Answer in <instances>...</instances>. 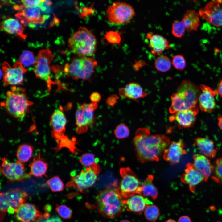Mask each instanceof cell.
<instances>
[{
    "label": "cell",
    "mask_w": 222,
    "mask_h": 222,
    "mask_svg": "<svg viewBox=\"0 0 222 222\" xmlns=\"http://www.w3.org/2000/svg\"><path fill=\"white\" fill-rule=\"evenodd\" d=\"M97 64V61L93 58L80 57L66 64L64 72L74 79L87 80L91 77Z\"/></svg>",
    "instance_id": "8992f818"
},
{
    "label": "cell",
    "mask_w": 222,
    "mask_h": 222,
    "mask_svg": "<svg viewBox=\"0 0 222 222\" xmlns=\"http://www.w3.org/2000/svg\"><path fill=\"white\" fill-rule=\"evenodd\" d=\"M146 38L149 39V47L154 55L162 56L163 51L171 48L169 41L160 35L150 32L147 34Z\"/></svg>",
    "instance_id": "603a6c76"
},
{
    "label": "cell",
    "mask_w": 222,
    "mask_h": 222,
    "mask_svg": "<svg viewBox=\"0 0 222 222\" xmlns=\"http://www.w3.org/2000/svg\"><path fill=\"white\" fill-rule=\"evenodd\" d=\"M186 29L183 22L176 20L172 24V33L175 37L181 38L184 35Z\"/></svg>",
    "instance_id": "8d00e7d4"
},
{
    "label": "cell",
    "mask_w": 222,
    "mask_h": 222,
    "mask_svg": "<svg viewBox=\"0 0 222 222\" xmlns=\"http://www.w3.org/2000/svg\"><path fill=\"white\" fill-rule=\"evenodd\" d=\"M214 171L215 180L222 181V157L218 159L215 163Z\"/></svg>",
    "instance_id": "b9f144b4"
},
{
    "label": "cell",
    "mask_w": 222,
    "mask_h": 222,
    "mask_svg": "<svg viewBox=\"0 0 222 222\" xmlns=\"http://www.w3.org/2000/svg\"><path fill=\"white\" fill-rule=\"evenodd\" d=\"M2 161L0 172L8 182L23 181L30 178L31 176L26 172L24 164L18 160L10 162L4 157Z\"/></svg>",
    "instance_id": "5bb4252c"
},
{
    "label": "cell",
    "mask_w": 222,
    "mask_h": 222,
    "mask_svg": "<svg viewBox=\"0 0 222 222\" xmlns=\"http://www.w3.org/2000/svg\"><path fill=\"white\" fill-rule=\"evenodd\" d=\"M67 120L62 109L55 110L52 113L50 120L51 136L56 144V148L61 149L69 146L72 143L71 140L65 135V126Z\"/></svg>",
    "instance_id": "52a82bcc"
},
{
    "label": "cell",
    "mask_w": 222,
    "mask_h": 222,
    "mask_svg": "<svg viewBox=\"0 0 222 222\" xmlns=\"http://www.w3.org/2000/svg\"><path fill=\"white\" fill-rule=\"evenodd\" d=\"M170 143L167 136L151 135L150 130L146 128L138 129L133 140L136 157L142 163L158 161Z\"/></svg>",
    "instance_id": "6da1fadb"
},
{
    "label": "cell",
    "mask_w": 222,
    "mask_h": 222,
    "mask_svg": "<svg viewBox=\"0 0 222 222\" xmlns=\"http://www.w3.org/2000/svg\"><path fill=\"white\" fill-rule=\"evenodd\" d=\"M45 222H62V221L59 217H55L48 219Z\"/></svg>",
    "instance_id": "c3c4849f"
},
{
    "label": "cell",
    "mask_w": 222,
    "mask_h": 222,
    "mask_svg": "<svg viewBox=\"0 0 222 222\" xmlns=\"http://www.w3.org/2000/svg\"><path fill=\"white\" fill-rule=\"evenodd\" d=\"M44 0H21V2L25 8L31 6H40Z\"/></svg>",
    "instance_id": "7bdbcfd3"
},
{
    "label": "cell",
    "mask_w": 222,
    "mask_h": 222,
    "mask_svg": "<svg viewBox=\"0 0 222 222\" xmlns=\"http://www.w3.org/2000/svg\"><path fill=\"white\" fill-rule=\"evenodd\" d=\"M52 4V1L50 0H44L39 6L41 10L43 12H49L50 6Z\"/></svg>",
    "instance_id": "ee69618b"
},
{
    "label": "cell",
    "mask_w": 222,
    "mask_h": 222,
    "mask_svg": "<svg viewBox=\"0 0 222 222\" xmlns=\"http://www.w3.org/2000/svg\"><path fill=\"white\" fill-rule=\"evenodd\" d=\"M199 111L196 106L190 109L181 111L171 116L169 120L170 122L175 121L179 129L189 128L195 123Z\"/></svg>",
    "instance_id": "ffe728a7"
},
{
    "label": "cell",
    "mask_w": 222,
    "mask_h": 222,
    "mask_svg": "<svg viewBox=\"0 0 222 222\" xmlns=\"http://www.w3.org/2000/svg\"><path fill=\"white\" fill-rule=\"evenodd\" d=\"M15 16L23 24H30L42 23L49 17L42 15L40 7L38 6L25 8L16 14Z\"/></svg>",
    "instance_id": "e0dca14e"
},
{
    "label": "cell",
    "mask_w": 222,
    "mask_h": 222,
    "mask_svg": "<svg viewBox=\"0 0 222 222\" xmlns=\"http://www.w3.org/2000/svg\"><path fill=\"white\" fill-rule=\"evenodd\" d=\"M172 64L176 69L182 70L186 66V62L183 56L180 55H176L172 56Z\"/></svg>",
    "instance_id": "ab89813d"
},
{
    "label": "cell",
    "mask_w": 222,
    "mask_h": 222,
    "mask_svg": "<svg viewBox=\"0 0 222 222\" xmlns=\"http://www.w3.org/2000/svg\"><path fill=\"white\" fill-rule=\"evenodd\" d=\"M120 222H131L128 220H121Z\"/></svg>",
    "instance_id": "db71d44e"
},
{
    "label": "cell",
    "mask_w": 222,
    "mask_h": 222,
    "mask_svg": "<svg viewBox=\"0 0 222 222\" xmlns=\"http://www.w3.org/2000/svg\"><path fill=\"white\" fill-rule=\"evenodd\" d=\"M44 216L46 219H48L49 216V214L48 213H46L45 214Z\"/></svg>",
    "instance_id": "816d5d0a"
},
{
    "label": "cell",
    "mask_w": 222,
    "mask_h": 222,
    "mask_svg": "<svg viewBox=\"0 0 222 222\" xmlns=\"http://www.w3.org/2000/svg\"><path fill=\"white\" fill-rule=\"evenodd\" d=\"M193 158L194 167L204 176L205 181L206 182L213 171L214 166L212 165L210 160L205 156L195 154Z\"/></svg>",
    "instance_id": "d4e9b609"
},
{
    "label": "cell",
    "mask_w": 222,
    "mask_h": 222,
    "mask_svg": "<svg viewBox=\"0 0 222 222\" xmlns=\"http://www.w3.org/2000/svg\"><path fill=\"white\" fill-rule=\"evenodd\" d=\"M3 72V82L5 86H15L22 84L24 80V74L27 71L20 62L14 64L13 67L5 62L2 65Z\"/></svg>",
    "instance_id": "9a60e30c"
},
{
    "label": "cell",
    "mask_w": 222,
    "mask_h": 222,
    "mask_svg": "<svg viewBox=\"0 0 222 222\" xmlns=\"http://www.w3.org/2000/svg\"><path fill=\"white\" fill-rule=\"evenodd\" d=\"M79 160L81 164L87 167L96 163V159L94 155L93 154L90 153L84 154L80 157Z\"/></svg>",
    "instance_id": "60d3db41"
},
{
    "label": "cell",
    "mask_w": 222,
    "mask_h": 222,
    "mask_svg": "<svg viewBox=\"0 0 222 222\" xmlns=\"http://www.w3.org/2000/svg\"><path fill=\"white\" fill-rule=\"evenodd\" d=\"M118 98L117 96L112 95L109 97L107 100V103L109 105L113 106L116 103Z\"/></svg>",
    "instance_id": "bcb514c9"
},
{
    "label": "cell",
    "mask_w": 222,
    "mask_h": 222,
    "mask_svg": "<svg viewBox=\"0 0 222 222\" xmlns=\"http://www.w3.org/2000/svg\"><path fill=\"white\" fill-rule=\"evenodd\" d=\"M216 89L218 94L222 97V80L220 81L218 88Z\"/></svg>",
    "instance_id": "681fc988"
},
{
    "label": "cell",
    "mask_w": 222,
    "mask_h": 222,
    "mask_svg": "<svg viewBox=\"0 0 222 222\" xmlns=\"http://www.w3.org/2000/svg\"><path fill=\"white\" fill-rule=\"evenodd\" d=\"M165 222H176L175 220L171 219H170L167 220Z\"/></svg>",
    "instance_id": "f5cc1de1"
},
{
    "label": "cell",
    "mask_w": 222,
    "mask_h": 222,
    "mask_svg": "<svg viewBox=\"0 0 222 222\" xmlns=\"http://www.w3.org/2000/svg\"><path fill=\"white\" fill-rule=\"evenodd\" d=\"M100 172L99 165L95 163L76 175L72 176L66 187H73L81 192H84L94 184Z\"/></svg>",
    "instance_id": "ba28073f"
},
{
    "label": "cell",
    "mask_w": 222,
    "mask_h": 222,
    "mask_svg": "<svg viewBox=\"0 0 222 222\" xmlns=\"http://www.w3.org/2000/svg\"><path fill=\"white\" fill-rule=\"evenodd\" d=\"M185 147V143L182 139L178 142H171L168 147L164 151L163 158L171 165L178 163L181 157L187 154L184 149Z\"/></svg>",
    "instance_id": "44dd1931"
},
{
    "label": "cell",
    "mask_w": 222,
    "mask_h": 222,
    "mask_svg": "<svg viewBox=\"0 0 222 222\" xmlns=\"http://www.w3.org/2000/svg\"><path fill=\"white\" fill-rule=\"evenodd\" d=\"M119 93L123 97L134 100L144 98L147 95L141 86L135 82L130 83L121 88Z\"/></svg>",
    "instance_id": "484cf974"
},
{
    "label": "cell",
    "mask_w": 222,
    "mask_h": 222,
    "mask_svg": "<svg viewBox=\"0 0 222 222\" xmlns=\"http://www.w3.org/2000/svg\"><path fill=\"white\" fill-rule=\"evenodd\" d=\"M120 173L122 179L117 191L122 198H128L142 193V186L134 172L129 167L120 168Z\"/></svg>",
    "instance_id": "9c48e42d"
},
{
    "label": "cell",
    "mask_w": 222,
    "mask_h": 222,
    "mask_svg": "<svg viewBox=\"0 0 222 222\" xmlns=\"http://www.w3.org/2000/svg\"><path fill=\"white\" fill-rule=\"evenodd\" d=\"M172 63L167 56L162 55L158 56L155 60V68L159 71L165 72L169 71L171 67Z\"/></svg>",
    "instance_id": "d6a6232c"
},
{
    "label": "cell",
    "mask_w": 222,
    "mask_h": 222,
    "mask_svg": "<svg viewBox=\"0 0 222 222\" xmlns=\"http://www.w3.org/2000/svg\"><path fill=\"white\" fill-rule=\"evenodd\" d=\"M181 181L187 184L190 190L194 192L196 185L205 181L204 176L196 169L193 164L188 163L186 165L184 173L180 177Z\"/></svg>",
    "instance_id": "7402d4cb"
},
{
    "label": "cell",
    "mask_w": 222,
    "mask_h": 222,
    "mask_svg": "<svg viewBox=\"0 0 222 222\" xmlns=\"http://www.w3.org/2000/svg\"><path fill=\"white\" fill-rule=\"evenodd\" d=\"M114 135L118 139H123L128 137L130 134L129 128L125 124L121 123L116 128L114 131Z\"/></svg>",
    "instance_id": "74e56055"
},
{
    "label": "cell",
    "mask_w": 222,
    "mask_h": 222,
    "mask_svg": "<svg viewBox=\"0 0 222 222\" xmlns=\"http://www.w3.org/2000/svg\"><path fill=\"white\" fill-rule=\"evenodd\" d=\"M220 222V221H217V222Z\"/></svg>",
    "instance_id": "11a10c76"
},
{
    "label": "cell",
    "mask_w": 222,
    "mask_h": 222,
    "mask_svg": "<svg viewBox=\"0 0 222 222\" xmlns=\"http://www.w3.org/2000/svg\"><path fill=\"white\" fill-rule=\"evenodd\" d=\"M97 106V103L79 104L76 113V132L80 134L86 132L94 125V112Z\"/></svg>",
    "instance_id": "7c38bea8"
},
{
    "label": "cell",
    "mask_w": 222,
    "mask_h": 222,
    "mask_svg": "<svg viewBox=\"0 0 222 222\" xmlns=\"http://www.w3.org/2000/svg\"><path fill=\"white\" fill-rule=\"evenodd\" d=\"M199 15L213 25L222 26V0L208 2L199 10Z\"/></svg>",
    "instance_id": "2e32d148"
},
{
    "label": "cell",
    "mask_w": 222,
    "mask_h": 222,
    "mask_svg": "<svg viewBox=\"0 0 222 222\" xmlns=\"http://www.w3.org/2000/svg\"><path fill=\"white\" fill-rule=\"evenodd\" d=\"M118 193L117 188H109L101 191L96 198L98 210L106 217L113 218L120 215L125 206V200H123Z\"/></svg>",
    "instance_id": "3957f363"
},
{
    "label": "cell",
    "mask_w": 222,
    "mask_h": 222,
    "mask_svg": "<svg viewBox=\"0 0 222 222\" xmlns=\"http://www.w3.org/2000/svg\"><path fill=\"white\" fill-rule=\"evenodd\" d=\"M15 213L16 219L20 222H34L41 220L43 217L36 207L29 203L21 205Z\"/></svg>",
    "instance_id": "d6986e66"
},
{
    "label": "cell",
    "mask_w": 222,
    "mask_h": 222,
    "mask_svg": "<svg viewBox=\"0 0 222 222\" xmlns=\"http://www.w3.org/2000/svg\"><path fill=\"white\" fill-rule=\"evenodd\" d=\"M53 59L52 54L48 49L41 50L36 59V62L34 72L37 77L45 81L48 91L51 88L54 83L51 77V69L50 64Z\"/></svg>",
    "instance_id": "4fadbf2b"
},
{
    "label": "cell",
    "mask_w": 222,
    "mask_h": 222,
    "mask_svg": "<svg viewBox=\"0 0 222 222\" xmlns=\"http://www.w3.org/2000/svg\"><path fill=\"white\" fill-rule=\"evenodd\" d=\"M199 87L198 99L199 108L202 111L210 113L216 106L215 97L218 94L217 90L204 84H201Z\"/></svg>",
    "instance_id": "ac0fdd59"
},
{
    "label": "cell",
    "mask_w": 222,
    "mask_h": 222,
    "mask_svg": "<svg viewBox=\"0 0 222 222\" xmlns=\"http://www.w3.org/2000/svg\"><path fill=\"white\" fill-rule=\"evenodd\" d=\"M33 103L27 98L24 90L13 86L8 91L3 106L7 112L14 117L22 120Z\"/></svg>",
    "instance_id": "5b68a950"
},
{
    "label": "cell",
    "mask_w": 222,
    "mask_h": 222,
    "mask_svg": "<svg viewBox=\"0 0 222 222\" xmlns=\"http://www.w3.org/2000/svg\"><path fill=\"white\" fill-rule=\"evenodd\" d=\"M200 89L190 80H183L178 86L176 92L171 97L169 113L174 114L182 110L192 109L196 106Z\"/></svg>",
    "instance_id": "7a4b0ae2"
},
{
    "label": "cell",
    "mask_w": 222,
    "mask_h": 222,
    "mask_svg": "<svg viewBox=\"0 0 222 222\" xmlns=\"http://www.w3.org/2000/svg\"><path fill=\"white\" fill-rule=\"evenodd\" d=\"M194 144L205 156L210 158L216 156V150L212 141L204 138H197L195 140Z\"/></svg>",
    "instance_id": "f1b7e54d"
},
{
    "label": "cell",
    "mask_w": 222,
    "mask_h": 222,
    "mask_svg": "<svg viewBox=\"0 0 222 222\" xmlns=\"http://www.w3.org/2000/svg\"><path fill=\"white\" fill-rule=\"evenodd\" d=\"M20 61L23 66L28 68L35 66L36 60L33 53L29 51H23L20 57Z\"/></svg>",
    "instance_id": "836d02e7"
},
{
    "label": "cell",
    "mask_w": 222,
    "mask_h": 222,
    "mask_svg": "<svg viewBox=\"0 0 222 222\" xmlns=\"http://www.w3.org/2000/svg\"><path fill=\"white\" fill-rule=\"evenodd\" d=\"M30 167L29 174L37 177H42L43 176L47 177L46 175L48 165L44 160L41 158L40 153L33 158L29 165Z\"/></svg>",
    "instance_id": "83f0119b"
},
{
    "label": "cell",
    "mask_w": 222,
    "mask_h": 222,
    "mask_svg": "<svg viewBox=\"0 0 222 222\" xmlns=\"http://www.w3.org/2000/svg\"><path fill=\"white\" fill-rule=\"evenodd\" d=\"M152 204L147 198L140 194H136L131 196L125 201L127 210L139 214L144 211L148 205Z\"/></svg>",
    "instance_id": "cb8c5ba5"
},
{
    "label": "cell",
    "mask_w": 222,
    "mask_h": 222,
    "mask_svg": "<svg viewBox=\"0 0 222 222\" xmlns=\"http://www.w3.org/2000/svg\"><path fill=\"white\" fill-rule=\"evenodd\" d=\"M33 151V148L32 146L27 144L20 145L16 152L18 160L22 163L27 162L31 158Z\"/></svg>",
    "instance_id": "1f68e13d"
},
{
    "label": "cell",
    "mask_w": 222,
    "mask_h": 222,
    "mask_svg": "<svg viewBox=\"0 0 222 222\" xmlns=\"http://www.w3.org/2000/svg\"><path fill=\"white\" fill-rule=\"evenodd\" d=\"M154 176L149 175L144 180L142 186V193L144 196L150 197L153 199H156L158 195L157 188L154 184L153 181Z\"/></svg>",
    "instance_id": "4dcf8cb0"
},
{
    "label": "cell",
    "mask_w": 222,
    "mask_h": 222,
    "mask_svg": "<svg viewBox=\"0 0 222 222\" xmlns=\"http://www.w3.org/2000/svg\"><path fill=\"white\" fill-rule=\"evenodd\" d=\"M178 222H192L188 216H183L180 217L179 219Z\"/></svg>",
    "instance_id": "7dc6e473"
},
{
    "label": "cell",
    "mask_w": 222,
    "mask_h": 222,
    "mask_svg": "<svg viewBox=\"0 0 222 222\" xmlns=\"http://www.w3.org/2000/svg\"><path fill=\"white\" fill-rule=\"evenodd\" d=\"M56 210L59 215L64 219H69L72 216V212L71 209L65 205L57 204Z\"/></svg>",
    "instance_id": "f35d334b"
},
{
    "label": "cell",
    "mask_w": 222,
    "mask_h": 222,
    "mask_svg": "<svg viewBox=\"0 0 222 222\" xmlns=\"http://www.w3.org/2000/svg\"><path fill=\"white\" fill-rule=\"evenodd\" d=\"M46 183L53 192H59L64 189V184L58 176L53 177L49 179Z\"/></svg>",
    "instance_id": "e575fe53"
},
{
    "label": "cell",
    "mask_w": 222,
    "mask_h": 222,
    "mask_svg": "<svg viewBox=\"0 0 222 222\" xmlns=\"http://www.w3.org/2000/svg\"><path fill=\"white\" fill-rule=\"evenodd\" d=\"M144 214L147 220L152 221L157 219L160 215V211L156 206L152 204L146 208L144 211Z\"/></svg>",
    "instance_id": "d590c367"
},
{
    "label": "cell",
    "mask_w": 222,
    "mask_h": 222,
    "mask_svg": "<svg viewBox=\"0 0 222 222\" xmlns=\"http://www.w3.org/2000/svg\"><path fill=\"white\" fill-rule=\"evenodd\" d=\"M218 124L219 128L222 130V116H219L218 118Z\"/></svg>",
    "instance_id": "f907efd6"
},
{
    "label": "cell",
    "mask_w": 222,
    "mask_h": 222,
    "mask_svg": "<svg viewBox=\"0 0 222 222\" xmlns=\"http://www.w3.org/2000/svg\"><path fill=\"white\" fill-rule=\"evenodd\" d=\"M72 52L81 56H92L96 52L97 42L92 31L80 27L68 41Z\"/></svg>",
    "instance_id": "277c9868"
},
{
    "label": "cell",
    "mask_w": 222,
    "mask_h": 222,
    "mask_svg": "<svg viewBox=\"0 0 222 222\" xmlns=\"http://www.w3.org/2000/svg\"><path fill=\"white\" fill-rule=\"evenodd\" d=\"M1 29L23 39L27 37L26 35L24 33V27L18 20L11 18H8L2 22Z\"/></svg>",
    "instance_id": "4316f807"
},
{
    "label": "cell",
    "mask_w": 222,
    "mask_h": 222,
    "mask_svg": "<svg viewBox=\"0 0 222 222\" xmlns=\"http://www.w3.org/2000/svg\"><path fill=\"white\" fill-rule=\"evenodd\" d=\"M199 15L193 10H187L185 12L181 21L188 32L197 30L200 25Z\"/></svg>",
    "instance_id": "f546056e"
},
{
    "label": "cell",
    "mask_w": 222,
    "mask_h": 222,
    "mask_svg": "<svg viewBox=\"0 0 222 222\" xmlns=\"http://www.w3.org/2000/svg\"><path fill=\"white\" fill-rule=\"evenodd\" d=\"M106 13L109 21L116 24L127 23L135 15L134 9L131 5L119 2H114L110 5Z\"/></svg>",
    "instance_id": "8fae6325"
},
{
    "label": "cell",
    "mask_w": 222,
    "mask_h": 222,
    "mask_svg": "<svg viewBox=\"0 0 222 222\" xmlns=\"http://www.w3.org/2000/svg\"><path fill=\"white\" fill-rule=\"evenodd\" d=\"M29 195L18 188H11L5 192L0 193V219L1 221L8 208L15 210L25 203Z\"/></svg>",
    "instance_id": "30bf717a"
},
{
    "label": "cell",
    "mask_w": 222,
    "mask_h": 222,
    "mask_svg": "<svg viewBox=\"0 0 222 222\" xmlns=\"http://www.w3.org/2000/svg\"><path fill=\"white\" fill-rule=\"evenodd\" d=\"M90 98L92 102L97 103L100 101L101 97L98 93L94 92L91 94Z\"/></svg>",
    "instance_id": "f6af8a7d"
}]
</instances>
